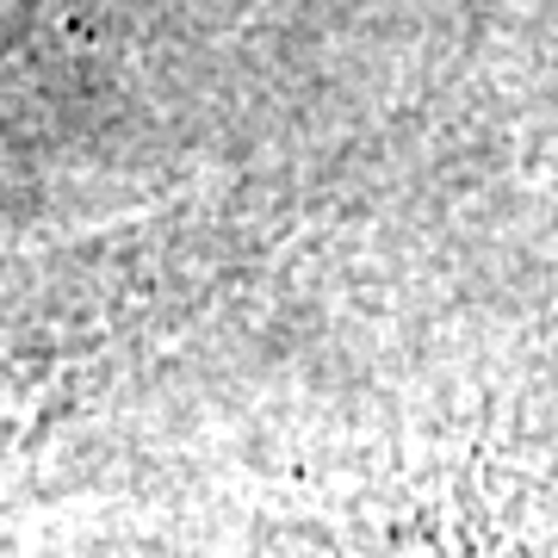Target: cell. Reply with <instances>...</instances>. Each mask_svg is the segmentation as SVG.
Here are the masks:
<instances>
[{"label":"cell","instance_id":"cell-1","mask_svg":"<svg viewBox=\"0 0 558 558\" xmlns=\"http://www.w3.org/2000/svg\"><path fill=\"white\" fill-rule=\"evenodd\" d=\"M391 558H515V546L509 539H490L478 534V527H416L410 521V534H403V546Z\"/></svg>","mask_w":558,"mask_h":558}]
</instances>
